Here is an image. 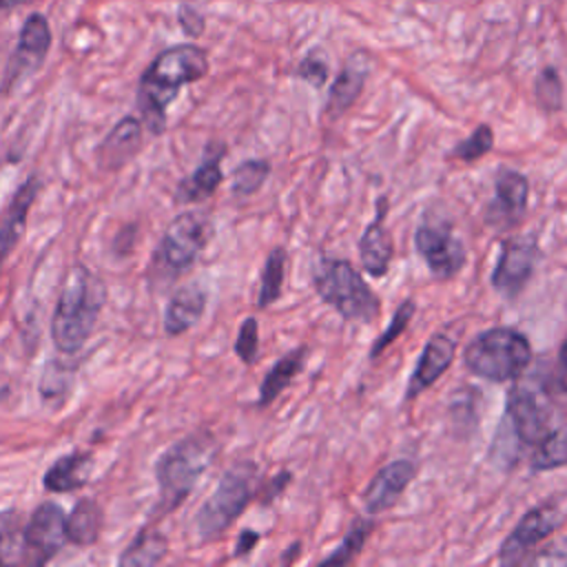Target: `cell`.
I'll return each mask as SVG.
<instances>
[{
	"instance_id": "603a6c76",
	"label": "cell",
	"mask_w": 567,
	"mask_h": 567,
	"mask_svg": "<svg viewBox=\"0 0 567 567\" xmlns=\"http://www.w3.org/2000/svg\"><path fill=\"white\" fill-rule=\"evenodd\" d=\"M219 159H221V155H208L186 179L179 182V186L175 190V199L179 204H190V202H199V199L213 195L224 177Z\"/></svg>"
},
{
	"instance_id": "6da1fadb",
	"label": "cell",
	"mask_w": 567,
	"mask_h": 567,
	"mask_svg": "<svg viewBox=\"0 0 567 567\" xmlns=\"http://www.w3.org/2000/svg\"><path fill=\"white\" fill-rule=\"evenodd\" d=\"M208 71L206 53L195 44H177L162 51L144 71L137 91V104L144 124L153 133H162L166 109L184 84L197 82Z\"/></svg>"
},
{
	"instance_id": "ba28073f",
	"label": "cell",
	"mask_w": 567,
	"mask_h": 567,
	"mask_svg": "<svg viewBox=\"0 0 567 567\" xmlns=\"http://www.w3.org/2000/svg\"><path fill=\"white\" fill-rule=\"evenodd\" d=\"M66 540V516L62 507L51 501L38 505L22 529V545L29 554L27 560L35 565L49 563Z\"/></svg>"
},
{
	"instance_id": "e0dca14e",
	"label": "cell",
	"mask_w": 567,
	"mask_h": 567,
	"mask_svg": "<svg viewBox=\"0 0 567 567\" xmlns=\"http://www.w3.org/2000/svg\"><path fill=\"white\" fill-rule=\"evenodd\" d=\"M372 69V58L368 51H354L343 69L339 71L337 80L330 86V95L326 102V115L330 117H339L343 115L361 95V89L370 75Z\"/></svg>"
},
{
	"instance_id": "4316f807",
	"label": "cell",
	"mask_w": 567,
	"mask_h": 567,
	"mask_svg": "<svg viewBox=\"0 0 567 567\" xmlns=\"http://www.w3.org/2000/svg\"><path fill=\"white\" fill-rule=\"evenodd\" d=\"M284 272H286V250L275 248L261 270V286H259V297L257 303L261 308L270 306L279 295H281V284H284Z\"/></svg>"
},
{
	"instance_id": "9c48e42d",
	"label": "cell",
	"mask_w": 567,
	"mask_h": 567,
	"mask_svg": "<svg viewBox=\"0 0 567 567\" xmlns=\"http://www.w3.org/2000/svg\"><path fill=\"white\" fill-rule=\"evenodd\" d=\"M414 246L436 279H452L467 259L463 241L439 224L421 226L414 233Z\"/></svg>"
},
{
	"instance_id": "4dcf8cb0",
	"label": "cell",
	"mask_w": 567,
	"mask_h": 567,
	"mask_svg": "<svg viewBox=\"0 0 567 567\" xmlns=\"http://www.w3.org/2000/svg\"><path fill=\"white\" fill-rule=\"evenodd\" d=\"M20 534V516L18 512L0 514V565L16 563L18 554L24 551Z\"/></svg>"
},
{
	"instance_id": "60d3db41",
	"label": "cell",
	"mask_w": 567,
	"mask_h": 567,
	"mask_svg": "<svg viewBox=\"0 0 567 567\" xmlns=\"http://www.w3.org/2000/svg\"><path fill=\"white\" fill-rule=\"evenodd\" d=\"M558 361H560V368L567 372V339H565L563 346H560V357H558Z\"/></svg>"
},
{
	"instance_id": "8fae6325",
	"label": "cell",
	"mask_w": 567,
	"mask_h": 567,
	"mask_svg": "<svg viewBox=\"0 0 567 567\" xmlns=\"http://www.w3.org/2000/svg\"><path fill=\"white\" fill-rule=\"evenodd\" d=\"M538 261V248L529 237H509L503 244L496 268L492 272V286L507 299H514L529 281Z\"/></svg>"
},
{
	"instance_id": "8d00e7d4",
	"label": "cell",
	"mask_w": 567,
	"mask_h": 567,
	"mask_svg": "<svg viewBox=\"0 0 567 567\" xmlns=\"http://www.w3.org/2000/svg\"><path fill=\"white\" fill-rule=\"evenodd\" d=\"M529 563H534V565H567V540L563 538L558 543H551L549 547H545L543 551L532 556Z\"/></svg>"
},
{
	"instance_id": "7a4b0ae2",
	"label": "cell",
	"mask_w": 567,
	"mask_h": 567,
	"mask_svg": "<svg viewBox=\"0 0 567 567\" xmlns=\"http://www.w3.org/2000/svg\"><path fill=\"white\" fill-rule=\"evenodd\" d=\"M106 301V286L86 266H73L62 284V292L51 321V337L60 352H78L91 337Z\"/></svg>"
},
{
	"instance_id": "83f0119b",
	"label": "cell",
	"mask_w": 567,
	"mask_h": 567,
	"mask_svg": "<svg viewBox=\"0 0 567 567\" xmlns=\"http://www.w3.org/2000/svg\"><path fill=\"white\" fill-rule=\"evenodd\" d=\"M370 532H372V520H365V518L354 520L350 532L341 540V545L330 556H326L321 560V565H348V563H352L359 556V551L363 549V543L368 540Z\"/></svg>"
},
{
	"instance_id": "d4e9b609",
	"label": "cell",
	"mask_w": 567,
	"mask_h": 567,
	"mask_svg": "<svg viewBox=\"0 0 567 567\" xmlns=\"http://www.w3.org/2000/svg\"><path fill=\"white\" fill-rule=\"evenodd\" d=\"M102 520V507L95 501L84 498L71 509L66 518V538L73 545H91L100 536Z\"/></svg>"
},
{
	"instance_id": "d6a6232c",
	"label": "cell",
	"mask_w": 567,
	"mask_h": 567,
	"mask_svg": "<svg viewBox=\"0 0 567 567\" xmlns=\"http://www.w3.org/2000/svg\"><path fill=\"white\" fill-rule=\"evenodd\" d=\"M492 144H494V131L487 124H481L467 140L458 142L452 148V155L463 162H474L483 157L487 151H492Z\"/></svg>"
},
{
	"instance_id": "44dd1931",
	"label": "cell",
	"mask_w": 567,
	"mask_h": 567,
	"mask_svg": "<svg viewBox=\"0 0 567 567\" xmlns=\"http://www.w3.org/2000/svg\"><path fill=\"white\" fill-rule=\"evenodd\" d=\"M206 308V292L199 284H186L177 288L164 312L166 334H182L193 328Z\"/></svg>"
},
{
	"instance_id": "ffe728a7",
	"label": "cell",
	"mask_w": 567,
	"mask_h": 567,
	"mask_svg": "<svg viewBox=\"0 0 567 567\" xmlns=\"http://www.w3.org/2000/svg\"><path fill=\"white\" fill-rule=\"evenodd\" d=\"M140 144H142V124L135 117H124L100 144L97 162L104 171H117L140 151Z\"/></svg>"
},
{
	"instance_id": "30bf717a",
	"label": "cell",
	"mask_w": 567,
	"mask_h": 567,
	"mask_svg": "<svg viewBox=\"0 0 567 567\" xmlns=\"http://www.w3.org/2000/svg\"><path fill=\"white\" fill-rule=\"evenodd\" d=\"M563 525V512L556 503H543L532 507L512 529V534L501 545L503 563H520L529 549H534L540 540H545L551 532Z\"/></svg>"
},
{
	"instance_id": "2e32d148",
	"label": "cell",
	"mask_w": 567,
	"mask_h": 567,
	"mask_svg": "<svg viewBox=\"0 0 567 567\" xmlns=\"http://www.w3.org/2000/svg\"><path fill=\"white\" fill-rule=\"evenodd\" d=\"M416 467L412 461H392L385 467H381L374 478L370 481L368 489L363 492V505L368 514H381L385 509H390L401 494L405 492V487L410 485V481L414 478Z\"/></svg>"
},
{
	"instance_id": "3957f363",
	"label": "cell",
	"mask_w": 567,
	"mask_h": 567,
	"mask_svg": "<svg viewBox=\"0 0 567 567\" xmlns=\"http://www.w3.org/2000/svg\"><path fill=\"white\" fill-rule=\"evenodd\" d=\"M465 365L489 381H512L532 361L529 339L514 328H489L476 334L465 348Z\"/></svg>"
},
{
	"instance_id": "52a82bcc",
	"label": "cell",
	"mask_w": 567,
	"mask_h": 567,
	"mask_svg": "<svg viewBox=\"0 0 567 567\" xmlns=\"http://www.w3.org/2000/svg\"><path fill=\"white\" fill-rule=\"evenodd\" d=\"M213 237V221L206 213L177 215L159 244V259L173 272H182L193 266L199 252Z\"/></svg>"
},
{
	"instance_id": "484cf974",
	"label": "cell",
	"mask_w": 567,
	"mask_h": 567,
	"mask_svg": "<svg viewBox=\"0 0 567 567\" xmlns=\"http://www.w3.org/2000/svg\"><path fill=\"white\" fill-rule=\"evenodd\" d=\"M168 543L159 532L153 529H142L135 540L124 549L120 556V565H157L166 556Z\"/></svg>"
},
{
	"instance_id": "277c9868",
	"label": "cell",
	"mask_w": 567,
	"mask_h": 567,
	"mask_svg": "<svg viewBox=\"0 0 567 567\" xmlns=\"http://www.w3.org/2000/svg\"><path fill=\"white\" fill-rule=\"evenodd\" d=\"M215 454V443L208 436H188L171 445L155 465L159 483V512L175 509L195 487Z\"/></svg>"
},
{
	"instance_id": "5b68a950",
	"label": "cell",
	"mask_w": 567,
	"mask_h": 567,
	"mask_svg": "<svg viewBox=\"0 0 567 567\" xmlns=\"http://www.w3.org/2000/svg\"><path fill=\"white\" fill-rule=\"evenodd\" d=\"M315 290L343 319L370 323L379 317L381 303L359 270L343 259H323L315 268Z\"/></svg>"
},
{
	"instance_id": "5bb4252c",
	"label": "cell",
	"mask_w": 567,
	"mask_h": 567,
	"mask_svg": "<svg viewBox=\"0 0 567 567\" xmlns=\"http://www.w3.org/2000/svg\"><path fill=\"white\" fill-rule=\"evenodd\" d=\"M527 195H529V182L523 173L512 168L501 171L496 177V195L487 206L485 219L492 226H501V228L514 226L527 208Z\"/></svg>"
},
{
	"instance_id": "7402d4cb",
	"label": "cell",
	"mask_w": 567,
	"mask_h": 567,
	"mask_svg": "<svg viewBox=\"0 0 567 567\" xmlns=\"http://www.w3.org/2000/svg\"><path fill=\"white\" fill-rule=\"evenodd\" d=\"M89 454L82 452H71L58 458L44 474V487L49 492L62 494V492H73L86 485L89 481Z\"/></svg>"
},
{
	"instance_id": "e575fe53",
	"label": "cell",
	"mask_w": 567,
	"mask_h": 567,
	"mask_svg": "<svg viewBox=\"0 0 567 567\" xmlns=\"http://www.w3.org/2000/svg\"><path fill=\"white\" fill-rule=\"evenodd\" d=\"M257 350H259V323L255 317H246L237 332L235 352L246 365H250L257 361Z\"/></svg>"
},
{
	"instance_id": "b9f144b4",
	"label": "cell",
	"mask_w": 567,
	"mask_h": 567,
	"mask_svg": "<svg viewBox=\"0 0 567 567\" xmlns=\"http://www.w3.org/2000/svg\"><path fill=\"white\" fill-rule=\"evenodd\" d=\"M22 2H27V0H0V11H7V9H11L16 4H22Z\"/></svg>"
},
{
	"instance_id": "f1b7e54d",
	"label": "cell",
	"mask_w": 567,
	"mask_h": 567,
	"mask_svg": "<svg viewBox=\"0 0 567 567\" xmlns=\"http://www.w3.org/2000/svg\"><path fill=\"white\" fill-rule=\"evenodd\" d=\"M536 452L532 456L534 470H551L567 463V434L554 430L547 434L538 445H534Z\"/></svg>"
},
{
	"instance_id": "836d02e7",
	"label": "cell",
	"mask_w": 567,
	"mask_h": 567,
	"mask_svg": "<svg viewBox=\"0 0 567 567\" xmlns=\"http://www.w3.org/2000/svg\"><path fill=\"white\" fill-rule=\"evenodd\" d=\"M412 315H414V303H412V299H405V301L396 308V312H394L390 326H388V328L381 332V337L374 341V346H372V350H370V357H372V359L379 357L399 334L405 332V328H408Z\"/></svg>"
},
{
	"instance_id": "cb8c5ba5",
	"label": "cell",
	"mask_w": 567,
	"mask_h": 567,
	"mask_svg": "<svg viewBox=\"0 0 567 567\" xmlns=\"http://www.w3.org/2000/svg\"><path fill=\"white\" fill-rule=\"evenodd\" d=\"M306 361V348H297L292 352H288L286 357H281L264 377L261 388H259V405L266 408L270 405L286 388L288 383L297 377V372L303 368Z\"/></svg>"
},
{
	"instance_id": "1f68e13d",
	"label": "cell",
	"mask_w": 567,
	"mask_h": 567,
	"mask_svg": "<svg viewBox=\"0 0 567 567\" xmlns=\"http://www.w3.org/2000/svg\"><path fill=\"white\" fill-rule=\"evenodd\" d=\"M536 100L545 111L560 109L563 102V84L560 75L554 66H545L536 78Z\"/></svg>"
},
{
	"instance_id": "ac0fdd59",
	"label": "cell",
	"mask_w": 567,
	"mask_h": 567,
	"mask_svg": "<svg viewBox=\"0 0 567 567\" xmlns=\"http://www.w3.org/2000/svg\"><path fill=\"white\" fill-rule=\"evenodd\" d=\"M385 213H388V199L381 197L377 202V217L370 221L359 239V257L363 264V270L372 277H381L388 272L392 255H394V244L392 235L385 226Z\"/></svg>"
},
{
	"instance_id": "8992f818",
	"label": "cell",
	"mask_w": 567,
	"mask_h": 567,
	"mask_svg": "<svg viewBox=\"0 0 567 567\" xmlns=\"http://www.w3.org/2000/svg\"><path fill=\"white\" fill-rule=\"evenodd\" d=\"M257 481V465L252 461H239L224 472L208 501L199 507L195 527L204 540L217 538L226 532L235 518L250 503Z\"/></svg>"
},
{
	"instance_id": "f35d334b",
	"label": "cell",
	"mask_w": 567,
	"mask_h": 567,
	"mask_svg": "<svg viewBox=\"0 0 567 567\" xmlns=\"http://www.w3.org/2000/svg\"><path fill=\"white\" fill-rule=\"evenodd\" d=\"M288 483H290V474H288V472H279V474L270 481V485L264 489V501L275 498Z\"/></svg>"
},
{
	"instance_id": "f546056e",
	"label": "cell",
	"mask_w": 567,
	"mask_h": 567,
	"mask_svg": "<svg viewBox=\"0 0 567 567\" xmlns=\"http://www.w3.org/2000/svg\"><path fill=\"white\" fill-rule=\"evenodd\" d=\"M268 173H270V164L266 159H246L235 168L230 188L235 195H252L264 186Z\"/></svg>"
},
{
	"instance_id": "d6986e66",
	"label": "cell",
	"mask_w": 567,
	"mask_h": 567,
	"mask_svg": "<svg viewBox=\"0 0 567 567\" xmlns=\"http://www.w3.org/2000/svg\"><path fill=\"white\" fill-rule=\"evenodd\" d=\"M38 188L40 182L35 175H31L13 195L2 221H0V268L7 261V257L13 252V248L18 246V241L24 235L27 228V215L31 204L38 197Z\"/></svg>"
},
{
	"instance_id": "4fadbf2b",
	"label": "cell",
	"mask_w": 567,
	"mask_h": 567,
	"mask_svg": "<svg viewBox=\"0 0 567 567\" xmlns=\"http://www.w3.org/2000/svg\"><path fill=\"white\" fill-rule=\"evenodd\" d=\"M49 47H51V31H49L47 18L40 13L29 16L22 24L16 53L7 69V86L33 73L42 64Z\"/></svg>"
},
{
	"instance_id": "7c38bea8",
	"label": "cell",
	"mask_w": 567,
	"mask_h": 567,
	"mask_svg": "<svg viewBox=\"0 0 567 567\" xmlns=\"http://www.w3.org/2000/svg\"><path fill=\"white\" fill-rule=\"evenodd\" d=\"M507 416L518 441L527 445H538L547 434L554 432L549 405L529 388L514 385L507 392Z\"/></svg>"
},
{
	"instance_id": "ab89813d",
	"label": "cell",
	"mask_w": 567,
	"mask_h": 567,
	"mask_svg": "<svg viewBox=\"0 0 567 567\" xmlns=\"http://www.w3.org/2000/svg\"><path fill=\"white\" fill-rule=\"evenodd\" d=\"M297 554H299V543H295L292 547H288V554L281 558V563H290V558L295 560V558H297Z\"/></svg>"
},
{
	"instance_id": "9a60e30c",
	"label": "cell",
	"mask_w": 567,
	"mask_h": 567,
	"mask_svg": "<svg viewBox=\"0 0 567 567\" xmlns=\"http://www.w3.org/2000/svg\"><path fill=\"white\" fill-rule=\"evenodd\" d=\"M456 346H458V337L452 332H439L427 341L419 359V365L410 377L408 392H405L408 399L419 396L423 390H427L434 381L443 377V372L450 368L456 354Z\"/></svg>"
},
{
	"instance_id": "74e56055",
	"label": "cell",
	"mask_w": 567,
	"mask_h": 567,
	"mask_svg": "<svg viewBox=\"0 0 567 567\" xmlns=\"http://www.w3.org/2000/svg\"><path fill=\"white\" fill-rule=\"evenodd\" d=\"M259 540V534L252 532V529H244L237 538V545H235V556H244L252 549V545Z\"/></svg>"
},
{
	"instance_id": "d590c367",
	"label": "cell",
	"mask_w": 567,
	"mask_h": 567,
	"mask_svg": "<svg viewBox=\"0 0 567 567\" xmlns=\"http://www.w3.org/2000/svg\"><path fill=\"white\" fill-rule=\"evenodd\" d=\"M297 73H299V78H303L312 86H323L326 80H328V62L323 58H319V53L315 51V53L303 58Z\"/></svg>"
}]
</instances>
